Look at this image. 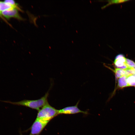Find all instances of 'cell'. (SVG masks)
<instances>
[{
    "instance_id": "obj_15",
    "label": "cell",
    "mask_w": 135,
    "mask_h": 135,
    "mask_svg": "<svg viewBox=\"0 0 135 135\" xmlns=\"http://www.w3.org/2000/svg\"><path fill=\"white\" fill-rule=\"evenodd\" d=\"M20 135H22V134L21 133H20Z\"/></svg>"
},
{
    "instance_id": "obj_10",
    "label": "cell",
    "mask_w": 135,
    "mask_h": 135,
    "mask_svg": "<svg viewBox=\"0 0 135 135\" xmlns=\"http://www.w3.org/2000/svg\"><path fill=\"white\" fill-rule=\"evenodd\" d=\"M14 8L10 4L5 2L4 1H0V11L1 12Z\"/></svg>"
},
{
    "instance_id": "obj_11",
    "label": "cell",
    "mask_w": 135,
    "mask_h": 135,
    "mask_svg": "<svg viewBox=\"0 0 135 135\" xmlns=\"http://www.w3.org/2000/svg\"><path fill=\"white\" fill-rule=\"evenodd\" d=\"M129 0H108L107 1L108 2V3L106 5L102 6L101 8L102 9H104L108 6L112 5V4H118L121 3H122L126 2Z\"/></svg>"
},
{
    "instance_id": "obj_8",
    "label": "cell",
    "mask_w": 135,
    "mask_h": 135,
    "mask_svg": "<svg viewBox=\"0 0 135 135\" xmlns=\"http://www.w3.org/2000/svg\"><path fill=\"white\" fill-rule=\"evenodd\" d=\"M116 78H120L124 76H126V69L116 68L114 70Z\"/></svg>"
},
{
    "instance_id": "obj_6",
    "label": "cell",
    "mask_w": 135,
    "mask_h": 135,
    "mask_svg": "<svg viewBox=\"0 0 135 135\" xmlns=\"http://www.w3.org/2000/svg\"><path fill=\"white\" fill-rule=\"evenodd\" d=\"M126 59L123 54H118L115 57L114 62L115 66L118 68L128 69L126 63Z\"/></svg>"
},
{
    "instance_id": "obj_2",
    "label": "cell",
    "mask_w": 135,
    "mask_h": 135,
    "mask_svg": "<svg viewBox=\"0 0 135 135\" xmlns=\"http://www.w3.org/2000/svg\"><path fill=\"white\" fill-rule=\"evenodd\" d=\"M58 114V110L50 106L48 102L39 110L36 118L49 122Z\"/></svg>"
},
{
    "instance_id": "obj_3",
    "label": "cell",
    "mask_w": 135,
    "mask_h": 135,
    "mask_svg": "<svg viewBox=\"0 0 135 135\" xmlns=\"http://www.w3.org/2000/svg\"><path fill=\"white\" fill-rule=\"evenodd\" d=\"M48 122L36 118L30 128L29 135H39Z\"/></svg>"
},
{
    "instance_id": "obj_1",
    "label": "cell",
    "mask_w": 135,
    "mask_h": 135,
    "mask_svg": "<svg viewBox=\"0 0 135 135\" xmlns=\"http://www.w3.org/2000/svg\"><path fill=\"white\" fill-rule=\"evenodd\" d=\"M49 91L46 92L43 96L36 100H25L18 102H12L9 101L0 100V101L11 104L26 106L39 110L48 102V97L49 95Z\"/></svg>"
},
{
    "instance_id": "obj_9",
    "label": "cell",
    "mask_w": 135,
    "mask_h": 135,
    "mask_svg": "<svg viewBox=\"0 0 135 135\" xmlns=\"http://www.w3.org/2000/svg\"><path fill=\"white\" fill-rule=\"evenodd\" d=\"M126 81L128 86H135V73L127 76Z\"/></svg>"
},
{
    "instance_id": "obj_4",
    "label": "cell",
    "mask_w": 135,
    "mask_h": 135,
    "mask_svg": "<svg viewBox=\"0 0 135 135\" xmlns=\"http://www.w3.org/2000/svg\"><path fill=\"white\" fill-rule=\"evenodd\" d=\"M79 101L74 106H67L61 109L58 110V114H73L78 113H82L85 115L88 114L87 111H82L78 107Z\"/></svg>"
},
{
    "instance_id": "obj_7",
    "label": "cell",
    "mask_w": 135,
    "mask_h": 135,
    "mask_svg": "<svg viewBox=\"0 0 135 135\" xmlns=\"http://www.w3.org/2000/svg\"><path fill=\"white\" fill-rule=\"evenodd\" d=\"M127 76H124L119 78L118 80V86L120 88H122L128 86L126 81Z\"/></svg>"
},
{
    "instance_id": "obj_14",
    "label": "cell",
    "mask_w": 135,
    "mask_h": 135,
    "mask_svg": "<svg viewBox=\"0 0 135 135\" xmlns=\"http://www.w3.org/2000/svg\"><path fill=\"white\" fill-rule=\"evenodd\" d=\"M0 18L7 24L11 26V25L7 21V20L3 16L2 12L0 11Z\"/></svg>"
},
{
    "instance_id": "obj_12",
    "label": "cell",
    "mask_w": 135,
    "mask_h": 135,
    "mask_svg": "<svg viewBox=\"0 0 135 135\" xmlns=\"http://www.w3.org/2000/svg\"><path fill=\"white\" fill-rule=\"evenodd\" d=\"M4 2L10 4L14 8L17 9L19 11H22V10L19 7L18 4L16 3L13 0H4Z\"/></svg>"
},
{
    "instance_id": "obj_5",
    "label": "cell",
    "mask_w": 135,
    "mask_h": 135,
    "mask_svg": "<svg viewBox=\"0 0 135 135\" xmlns=\"http://www.w3.org/2000/svg\"><path fill=\"white\" fill-rule=\"evenodd\" d=\"M18 11L17 9L14 8L1 12L3 16L6 19L9 20L11 18H14L19 20H24L25 19L19 14Z\"/></svg>"
},
{
    "instance_id": "obj_13",
    "label": "cell",
    "mask_w": 135,
    "mask_h": 135,
    "mask_svg": "<svg viewBox=\"0 0 135 135\" xmlns=\"http://www.w3.org/2000/svg\"><path fill=\"white\" fill-rule=\"evenodd\" d=\"M126 63L128 69L135 70V63L134 62L129 59L126 58Z\"/></svg>"
}]
</instances>
